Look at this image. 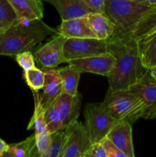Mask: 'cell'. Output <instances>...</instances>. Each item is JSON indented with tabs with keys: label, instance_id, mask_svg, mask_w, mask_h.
Returning <instances> with one entry per match:
<instances>
[{
	"label": "cell",
	"instance_id": "1",
	"mask_svg": "<svg viewBox=\"0 0 156 157\" xmlns=\"http://www.w3.org/2000/svg\"><path fill=\"white\" fill-rule=\"evenodd\" d=\"M108 52L114 56L116 64L109 75V89H128L145 72L139 53V41L131 34H116L107 39Z\"/></svg>",
	"mask_w": 156,
	"mask_h": 157
},
{
	"label": "cell",
	"instance_id": "2",
	"mask_svg": "<svg viewBox=\"0 0 156 157\" xmlns=\"http://www.w3.org/2000/svg\"><path fill=\"white\" fill-rule=\"evenodd\" d=\"M58 31L50 28L41 19L18 18L0 35V55L15 56L31 51L37 44Z\"/></svg>",
	"mask_w": 156,
	"mask_h": 157
},
{
	"label": "cell",
	"instance_id": "3",
	"mask_svg": "<svg viewBox=\"0 0 156 157\" xmlns=\"http://www.w3.org/2000/svg\"><path fill=\"white\" fill-rule=\"evenodd\" d=\"M153 4L141 0H106L104 14L116 25V34H131Z\"/></svg>",
	"mask_w": 156,
	"mask_h": 157
},
{
	"label": "cell",
	"instance_id": "4",
	"mask_svg": "<svg viewBox=\"0 0 156 157\" xmlns=\"http://www.w3.org/2000/svg\"><path fill=\"white\" fill-rule=\"evenodd\" d=\"M101 104L113 118L132 125L139 119L143 118L145 114V104L129 89H108Z\"/></svg>",
	"mask_w": 156,
	"mask_h": 157
},
{
	"label": "cell",
	"instance_id": "5",
	"mask_svg": "<svg viewBox=\"0 0 156 157\" xmlns=\"http://www.w3.org/2000/svg\"><path fill=\"white\" fill-rule=\"evenodd\" d=\"M85 126L92 144L102 141L119 122L111 116L101 103H89L84 110Z\"/></svg>",
	"mask_w": 156,
	"mask_h": 157
},
{
	"label": "cell",
	"instance_id": "6",
	"mask_svg": "<svg viewBox=\"0 0 156 157\" xmlns=\"http://www.w3.org/2000/svg\"><path fill=\"white\" fill-rule=\"evenodd\" d=\"M108 52L107 40L96 38H69L64 44V56L67 63L71 60L88 58Z\"/></svg>",
	"mask_w": 156,
	"mask_h": 157
},
{
	"label": "cell",
	"instance_id": "7",
	"mask_svg": "<svg viewBox=\"0 0 156 157\" xmlns=\"http://www.w3.org/2000/svg\"><path fill=\"white\" fill-rule=\"evenodd\" d=\"M65 130V143L61 157H85L92 144L85 124L75 121Z\"/></svg>",
	"mask_w": 156,
	"mask_h": 157
},
{
	"label": "cell",
	"instance_id": "8",
	"mask_svg": "<svg viewBox=\"0 0 156 157\" xmlns=\"http://www.w3.org/2000/svg\"><path fill=\"white\" fill-rule=\"evenodd\" d=\"M67 38L56 34L46 44L37 49L35 53V61L43 68L50 69L67 62L64 56V44Z\"/></svg>",
	"mask_w": 156,
	"mask_h": 157
},
{
	"label": "cell",
	"instance_id": "9",
	"mask_svg": "<svg viewBox=\"0 0 156 157\" xmlns=\"http://www.w3.org/2000/svg\"><path fill=\"white\" fill-rule=\"evenodd\" d=\"M145 104L144 119L156 118V81L147 71L134 84L129 87Z\"/></svg>",
	"mask_w": 156,
	"mask_h": 157
},
{
	"label": "cell",
	"instance_id": "10",
	"mask_svg": "<svg viewBox=\"0 0 156 157\" xmlns=\"http://www.w3.org/2000/svg\"><path fill=\"white\" fill-rule=\"evenodd\" d=\"M68 64L80 72L108 77L116 64V59L114 56L108 52L88 58L71 60Z\"/></svg>",
	"mask_w": 156,
	"mask_h": 157
},
{
	"label": "cell",
	"instance_id": "11",
	"mask_svg": "<svg viewBox=\"0 0 156 157\" xmlns=\"http://www.w3.org/2000/svg\"><path fill=\"white\" fill-rule=\"evenodd\" d=\"M126 157H135L132 124L119 121L111 129L106 136Z\"/></svg>",
	"mask_w": 156,
	"mask_h": 157
},
{
	"label": "cell",
	"instance_id": "12",
	"mask_svg": "<svg viewBox=\"0 0 156 157\" xmlns=\"http://www.w3.org/2000/svg\"><path fill=\"white\" fill-rule=\"evenodd\" d=\"M56 102L62 129L77 121L81 106V97L79 93L76 96L62 93L57 98Z\"/></svg>",
	"mask_w": 156,
	"mask_h": 157
},
{
	"label": "cell",
	"instance_id": "13",
	"mask_svg": "<svg viewBox=\"0 0 156 157\" xmlns=\"http://www.w3.org/2000/svg\"><path fill=\"white\" fill-rule=\"evenodd\" d=\"M43 93L40 95L42 107L47 108L62 94V80L58 69L50 68L44 71Z\"/></svg>",
	"mask_w": 156,
	"mask_h": 157
},
{
	"label": "cell",
	"instance_id": "14",
	"mask_svg": "<svg viewBox=\"0 0 156 157\" xmlns=\"http://www.w3.org/2000/svg\"><path fill=\"white\" fill-rule=\"evenodd\" d=\"M50 3L56 9L62 20L86 16L95 12L82 0H42Z\"/></svg>",
	"mask_w": 156,
	"mask_h": 157
},
{
	"label": "cell",
	"instance_id": "15",
	"mask_svg": "<svg viewBox=\"0 0 156 157\" xmlns=\"http://www.w3.org/2000/svg\"><path fill=\"white\" fill-rule=\"evenodd\" d=\"M58 33L69 38H96L89 25L87 15L62 20Z\"/></svg>",
	"mask_w": 156,
	"mask_h": 157
},
{
	"label": "cell",
	"instance_id": "16",
	"mask_svg": "<svg viewBox=\"0 0 156 157\" xmlns=\"http://www.w3.org/2000/svg\"><path fill=\"white\" fill-rule=\"evenodd\" d=\"M89 25L95 37L100 40H107L116 31L114 23L104 13L92 12L87 15Z\"/></svg>",
	"mask_w": 156,
	"mask_h": 157
},
{
	"label": "cell",
	"instance_id": "17",
	"mask_svg": "<svg viewBox=\"0 0 156 157\" xmlns=\"http://www.w3.org/2000/svg\"><path fill=\"white\" fill-rule=\"evenodd\" d=\"M18 18L42 19L44 7L42 0H9Z\"/></svg>",
	"mask_w": 156,
	"mask_h": 157
},
{
	"label": "cell",
	"instance_id": "18",
	"mask_svg": "<svg viewBox=\"0 0 156 157\" xmlns=\"http://www.w3.org/2000/svg\"><path fill=\"white\" fill-rule=\"evenodd\" d=\"M138 41L142 65L149 70L156 66V32Z\"/></svg>",
	"mask_w": 156,
	"mask_h": 157
},
{
	"label": "cell",
	"instance_id": "19",
	"mask_svg": "<svg viewBox=\"0 0 156 157\" xmlns=\"http://www.w3.org/2000/svg\"><path fill=\"white\" fill-rule=\"evenodd\" d=\"M156 32V3L146 12L132 32L131 35L139 40Z\"/></svg>",
	"mask_w": 156,
	"mask_h": 157
},
{
	"label": "cell",
	"instance_id": "20",
	"mask_svg": "<svg viewBox=\"0 0 156 157\" xmlns=\"http://www.w3.org/2000/svg\"><path fill=\"white\" fill-rule=\"evenodd\" d=\"M58 70L62 80V93L71 96L77 95V87L81 72L70 64Z\"/></svg>",
	"mask_w": 156,
	"mask_h": 157
},
{
	"label": "cell",
	"instance_id": "21",
	"mask_svg": "<svg viewBox=\"0 0 156 157\" xmlns=\"http://www.w3.org/2000/svg\"><path fill=\"white\" fill-rule=\"evenodd\" d=\"M3 156L6 157H37L35 135L29 136L24 140L9 145Z\"/></svg>",
	"mask_w": 156,
	"mask_h": 157
},
{
	"label": "cell",
	"instance_id": "22",
	"mask_svg": "<svg viewBox=\"0 0 156 157\" xmlns=\"http://www.w3.org/2000/svg\"><path fill=\"white\" fill-rule=\"evenodd\" d=\"M32 94L35 101V109L33 116L28 125L27 130H34L35 131V134H38L46 130L45 109L41 105L38 91H32Z\"/></svg>",
	"mask_w": 156,
	"mask_h": 157
},
{
	"label": "cell",
	"instance_id": "23",
	"mask_svg": "<svg viewBox=\"0 0 156 157\" xmlns=\"http://www.w3.org/2000/svg\"><path fill=\"white\" fill-rule=\"evenodd\" d=\"M17 19L18 16L9 0H0V35Z\"/></svg>",
	"mask_w": 156,
	"mask_h": 157
},
{
	"label": "cell",
	"instance_id": "24",
	"mask_svg": "<svg viewBox=\"0 0 156 157\" xmlns=\"http://www.w3.org/2000/svg\"><path fill=\"white\" fill-rule=\"evenodd\" d=\"M64 143H65L64 129H61L54 133H51L50 146L41 157H61Z\"/></svg>",
	"mask_w": 156,
	"mask_h": 157
},
{
	"label": "cell",
	"instance_id": "25",
	"mask_svg": "<svg viewBox=\"0 0 156 157\" xmlns=\"http://www.w3.org/2000/svg\"><path fill=\"white\" fill-rule=\"evenodd\" d=\"M46 129L50 133L62 129L56 100L45 110Z\"/></svg>",
	"mask_w": 156,
	"mask_h": 157
},
{
	"label": "cell",
	"instance_id": "26",
	"mask_svg": "<svg viewBox=\"0 0 156 157\" xmlns=\"http://www.w3.org/2000/svg\"><path fill=\"white\" fill-rule=\"evenodd\" d=\"M24 79L32 91H38L43 88L44 84V71L35 67L24 71Z\"/></svg>",
	"mask_w": 156,
	"mask_h": 157
},
{
	"label": "cell",
	"instance_id": "27",
	"mask_svg": "<svg viewBox=\"0 0 156 157\" xmlns=\"http://www.w3.org/2000/svg\"><path fill=\"white\" fill-rule=\"evenodd\" d=\"M35 135L37 157H41L50 146V140H51V133L46 129L38 134L35 133Z\"/></svg>",
	"mask_w": 156,
	"mask_h": 157
},
{
	"label": "cell",
	"instance_id": "28",
	"mask_svg": "<svg viewBox=\"0 0 156 157\" xmlns=\"http://www.w3.org/2000/svg\"><path fill=\"white\" fill-rule=\"evenodd\" d=\"M15 60L24 71L35 67V56L30 51H26L15 55Z\"/></svg>",
	"mask_w": 156,
	"mask_h": 157
},
{
	"label": "cell",
	"instance_id": "29",
	"mask_svg": "<svg viewBox=\"0 0 156 157\" xmlns=\"http://www.w3.org/2000/svg\"><path fill=\"white\" fill-rule=\"evenodd\" d=\"M102 146L106 152L107 157H126L125 155L119 150L109 138L105 137L102 141Z\"/></svg>",
	"mask_w": 156,
	"mask_h": 157
},
{
	"label": "cell",
	"instance_id": "30",
	"mask_svg": "<svg viewBox=\"0 0 156 157\" xmlns=\"http://www.w3.org/2000/svg\"><path fill=\"white\" fill-rule=\"evenodd\" d=\"M85 157H107V154L102 143L98 142L92 144Z\"/></svg>",
	"mask_w": 156,
	"mask_h": 157
},
{
	"label": "cell",
	"instance_id": "31",
	"mask_svg": "<svg viewBox=\"0 0 156 157\" xmlns=\"http://www.w3.org/2000/svg\"><path fill=\"white\" fill-rule=\"evenodd\" d=\"M82 1L95 12L104 13V7L106 0H82Z\"/></svg>",
	"mask_w": 156,
	"mask_h": 157
},
{
	"label": "cell",
	"instance_id": "32",
	"mask_svg": "<svg viewBox=\"0 0 156 157\" xmlns=\"http://www.w3.org/2000/svg\"><path fill=\"white\" fill-rule=\"evenodd\" d=\"M8 147H9V144H6L4 140L0 138V157L4 156L6 152L7 151Z\"/></svg>",
	"mask_w": 156,
	"mask_h": 157
},
{
	"label": "cell",
	"instance_id": "33",
	"mask_svg": "<svg viewBox=\"0 0 156 157\" xmlns=\"http://www.w3.org/2000/svg\"><path fill=\"white\" fill-rule=\"evenodd\" d=\"M148 71H149V73L150 75H151V76L156 81V66L151 67V68L149 69Z\"/></svg>",
	"mask_w": 156,
	"mask_h": 157
},
{
	"label": "cell",
	"instance_id": "34",
	"mask_svg": "<svg viewBox=\"0 0 156 157\" xmlns=\"http://www.w3.org/2000/svg\"><path fill=\"white\" fill-rule=\"evenodd\" d=\"M141 1L147 2L151 3V4H154V3H156V0H141Z\"/></svg>",
	"mask_w": 156,
	"mask_h": 157
},
{
	"label": "cell",
	"instance_id": "35",
	"mask_svg": "<svg viewBox=\"0 0 156 157\" xmlns=\"http://www.w3.org/2000/svg\"></svg>",
	"mask_w": 156,
	"mask_h": 157
}]
</instances>
